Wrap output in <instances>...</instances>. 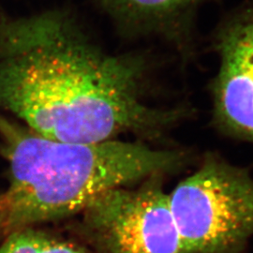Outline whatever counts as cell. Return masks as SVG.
Segmentation results:
<instances>
[{"instance_id": "6da1fadb", "label": "cell", "mask_w": 253, "mask_h": 253, "mask_svg": "<svg viewBox=\"0 0 253 253\" xmlns=\"http://www.w3.org/2000/svg\"><path fill=\"white\" fill-rule=\"evenodd\" d=\"M146 77L144 60L106 52L62 11L0 25V107L47 139L160 138L184 110L152 105Z\"/></svg>"}, {"instance_id": "7a4b0ae2", "label": "cell", "mask_w": 253, "mask_h": 253, "mask_svg": "<svg viewBox=\"0 0 253 253\" xmlns=\"http://www.w3.org/2000/svg\"><path fill=\"white\" fill-rule=\"evenodd\" d=\"M0 140L9 165V189L2 194L7 235L82 212L107 190L177 171L190 159L182 149L143 142L54 141L2 117Z\"/></svg>"}, {"instance_id": "8992f818", "label": "cell", "mask_w": 253, "mask_h": 253, "mask_svg": "<svg viewBox=\"0 0 253 253\" xmlns=\"http://www.w3.org/2000/svg\"><path fill=\"white\" fill-rule=\"evenodd\" d=\"M201 0H104L125 23L151 31H166L179 24Z\"/></svg>"}, {"instance_id": "ba28073f", "label": "cell", "mask_w": 253, "mask_h": 253, "mask_svg": "<svg viewBox=\"0 0 253 253\" xmlns=\"http://www.w3.org/2000/svg\"><path fill=\"white\" fill-rule=\"evenodd\" d=\"M5 229H6V206L2 195H0V235H5Z\"/></svg>"}, {"instance_id": "3957f363", "label": "cell", "mask_w": 253, "mask_h": 253, "mask_svg": "<svg viewBox=\"0 0 253 253\" xmlns=\"http://www.w3.org/2000/svg\"><path fill=\"white\" fill-rule=\"evenodd\" d=\"M170 196L182 253H245L253 236V177L214 153Z\"/></svg>"}, {"instance_id": "277c9868", "label": "cell", "mask_w": 253, "mask_h": 253, "mask_svg": "<svg viewBox=\"0 0 253 253\" xmlns=\"http://www.w3.org/2000/svg\"><path fill=\"white\" fill-rule=\"evenodd\" d=\"M160 178L151 176L137 190H107L82 211L84 233L97 253H182Z\"/></svg>"}, {"instance_id": "5b68a950", "label": "cell", "mask_w": 253, "mask_h": 253, "mask_svg": "<svg viewBox=\"0 0 253 253\" xmlns=\"http://www.w3.org/2000/svg\"><path fill=\"white\" fill-rule=\"evenodd\" d=\"M219 67L211 91L213 118L227 135L253 143V1L217 29Z\"/></svg>"}, {"instance_id": "52a82bcc", "label": "cell", "mask_w": 253, "mask_h": 253, "mask_svg": "<svg viewBox=\"0 0 253 253\" xmlns=\"http://www.w3.org/2000/svg\"><path fill=\"white\" fill-rule=\"evenodd\" d=\"M0 253H86L78 245L28 227L8 235L0 247Z\"/></svg>"}]
</instances>
